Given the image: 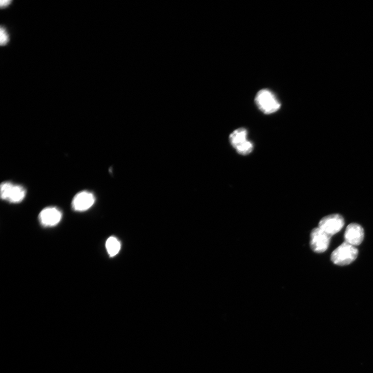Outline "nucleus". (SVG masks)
<instances>
[{"instance_id":"1","label":"nucleus","mask_w":373,"mask_h":373,"mask_svg":"<svg viewBox=\"0 0 373 373\" xmlns=\"http://www.w3.org/2000/svg\"><path fill=\"white\" fill-rule=\"evenodd\" d=\"M248 132L245 128L234 130L229 135V140L231 146L239 154L247 156L253 150V144L248 139Z\"/></svg>"},{"instance_id":"2","label":"nucleus","mask_w":373,"mask_h":373,"mask_svg":"<svg viewBox=\"0 0 373 373\" xmlns=\"http://www.w3.org/2000/svg\"><path fill=\"white\" fill-rule=\"evenodd\" d=\"M255 102L258 109L266 115L276 113L281 107L275 95L267 89H262L257 93Z\"/></svg>"},{"instance_id":"3","label":"nucleus","mask_w":373,"mask_h":373,"mask_svg":"<svg viewBox=\"0 0 373 373\" xmlns=\"http://www.w3.org/2000/svg\"><path fill=\"white\" fill-rule=\"evenodd\" d=\"M358 255V249L345 242L334 250L331 255V260L335 264L346 265L354 261Z\"/></svg>"},{"instance_id":"4","label":"nucleus","mask_w":373,"mask_h":373,"mask_svg":"<svg viewBox=\"0 0 373 373\" xmlns=\"http://www.w3.org/2000/svg\"><path fill=\"white\" fill-rule=\"evenodd\" d=\"M0 193L3 200L12 203H19L25 199L26 191L21 185L6 181L1 184Z\"/></svg>"},{"instance_id":"5","label":"nucleus","mask_w":373,"mask_h":373,"mask_svg":"<svg viewBox=\"0 0 373 373\" xmlns=\"http://www.w3.org/2000/svg\"><path fill=\"white\" fill-rule=\"evenodd\" d=\"M343 217L339 214H332L324 217L320 220L319 228L332 236L340 231L344 226Z\"/></svg>"},{"instance_id":"6","label":"nucleus","mask_w":373,"mask_h":373,"mask_svg":"<svg viewBox=\"0 0 373 373\" xmlns=\"http://www.w3.org/2000/svg\"><path fill=\"white\" fill-rule=\"evenodd\" d=\"M331 237L319 227L314 229L311 234L310 245L312 250L317 253L326 251L329 246Z\"/></svg>"},{"instance_id":"7","label":"nucleus","mask_w":373,"mask_h":373,"mask_svg":"<svg viewBox=\"0 0 373 373\" xmlns=\"http://www.w3.org/2000/svg\"><path fill=\"white\" fill-rule=\"evenodd\" d=\"M95 201L96 198L92 193L87 191L81 192L74 197L72 207L77 212L86 211L93 206Z\"/></svg>"},{"instance_id":"8","label":"nucleus","mask_w":373,"mask_h":373,"mask_svg":"<svg viewBox=\"0 0 373 373\" xmlns=\"http://www.w3.org/2000/svg\"><path fill=\"white\" fill-rule=\"evenodd\" d=\"M62 217V213L58 208L49 207L41 212L39 219L41 224L44 227H53L60 222Z\"/></svg>"},{"instance_id":"9","label":"nucleus","mask_w":373,"mask_h":373,"mask_svg":"<svg viewBox=\"0 0 373 373\" xmlns=\"http://www.w3.org/2000/svg\"><path fill=\"white\" fill-rule=\"evenodd\" d=\"M363 228L357 224H351L347 226L345 233L346 242L353 245H359L364 239Z\"/></svg>"},{"instance_id":"10","label":"nucleus","mask_w":373,"mask_h":373,"mask_svg":"<svg viewBox=\"0 0 373 373\" xmlns=\"http://www.w3.org/2000/svg\"><path fill=\"white\" fill-rule=\"evenodd\" d=\"M106 248L110 257H113L120 252L121 248V243L116 237L111 236L107 241Z\"/></svg>"},{"instance_id":"11","label":"nucleus","mask_w":373,"mask_h":373,"mask_svg":"<svg viewBox=\"0 0 373 373\" xmlns=\"http://www.w3.org/2000/svg\"><path fill=\"white\" fill-rule=\"evenodd\" d=\"M0 37H1V39H0V43H1V45L2 46L5 45L8 42L9 38L7 35V33L6 32L5 29H4L3 27H2L1 29H0Z\"/></svg>"},{"instance_id":"12","label":"nucleus","mask_w":373,"mask_h":373,"mask_svg":"<svg viewBox=\"0 0 373 373\" xmlns=\"http://www.w3.org/2000/svg\"><path fill=\"white\" fill-rule=\"evenodd\" d=\"M11 3V0H2L0 5H1L2 7H5L8 6Z\"/></svg>"}]
</instances>
